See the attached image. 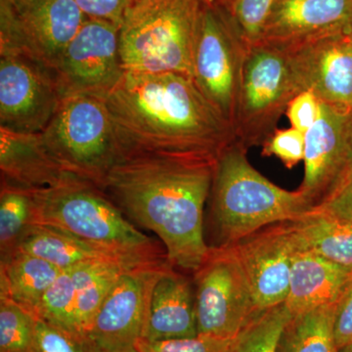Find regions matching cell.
Returning a JSON list of instances; mask_svg holds the SVG:
<instances>
[{
  "label": "cell",
  "instance_id": "cell-32",
  "mask_svg": "<svg viewBox=\"0 0 352 352\" xmlns=\"http://www.w3.org/2000/svg\"><path fill=\"white\" fill-rule=\"evenodd\" d=\"M32 352H90V347L83 336L67 332L36 318Z\"/></svg>",
  "mask_w": 352,
  "mask_h": 352
},
{
  "label": "cell",
  "instance_id": "cell-36",
  "mask_svg": "<svg viewBox=\"0 0 352 352\" xmlns=\"http://www.w3.org/2000/svg\"><path fill=\"white\" fill-rule=\"evenodd\" d=\"M89 19L122 25L129 0H74Z\"/></svg>",
  "mask_w": 352,
  "mask_h": 352
},
{
  "label": "cell",
  "instance_id": "cell-5",
  "mask_svg": "<svg viewBox=\"0 0 352 352\" xmlns=\"http://www.w3.org/2000/svg\"><path fill=\"white\" fill-rule=\"evenodd\" d=\"M203 4L204 0H162L127 9L120 27L124 71L193 78Z\"/></svg>",
  "mask_w": 352,
  "mask_h": 352
},
{
  "label": "cell",
  "instance_id": "cell-13",
  "mask_svg": "<svg viewBox=\"0 0 352 352\" xmlns=\"http://www.w3.org/2000/svg\"><path fill=\"white\" fill-rule=\"evenodd\" d=\"M171 266L166 261L122 271L85 333L88 342L102 349L135 344L144 333L154 285Z\"/></svg>",
  "mask_w": 352,
  "mask_h": 352
},
{
  "label": "cell",
  "instance_id": "cell-16",
  "mask_svg": "<svg viewBox=\"0 0 352 352\" xmlns=\"http://www.w3.org/2000/svg\"><path fill=\"white\" fill-rule=\"evenodd\" d=\"M347 115L320 103V116L305 133V177L298 190L314 208L332 192L351 166Z\"/></svg>",
  "mask_w": 352,
  "mask_h": 352
},
{
  "label": "cell",
  "instance_id": "cell-37",
  "mask_svg": "<svg viewBox=\"0 0 352 352\" xmlns=\"http://www.w3.org/2000/svg\"><path fill=\"white\" fill-rule=\"evenodd\" d=\"M333 332L340 349L352 344V284L336 308Z\"/></svg>",
  "mask_w": 352,
  "mask_h": 352
},
{
  "label": "cell",
  "instance_id": "cell-19",
  "mask_svg": "<svg viewBox=\"0 0 352 352\" xmlns=\"http://www.w3.org/2000/svg\"><path fill=\"white\" fill-rule=\"evenodd\" d=\"M352 284L351 268L309 251H296L285 305L292 316L340 302Z\"/></svg>",
  "mask_w": 352,
  "mask_h": 352
},
{
  "label": "cell",
  "instance_id": "cell-39",
  "mask_svg": "<svg viewBox=\"0 0 352 352\" xmlns=\"http://www.w3.org/2000/svg\"><path fill=\"white\" fill-rule=\"evenodd\" d=\"M157 1H162V0H129L127 9L131 8V7L145 6V4L154 3V2Z\"/></svg>",
  "mask_w": 352,
  "mask_h": 352
},
{
  "label": "cell",
  "instance_id": "cell-17",
  "mask_svg": "<svg viewBox=\"0 0 352 352\" xmlns=\"http://www.w3.org/2000/svg\"><path fill=\"white\" fill-rule=\"evenodd\" d=\"M335 34H352V0H276L259 41L289 52Z\"/></svg>",
  "mask_w": 352,
  "mask_h": 352
},
{
  "label": "cell",
  "instance_id": "cell-8",
  "mask_svg": "<svg viewBox=\"0 0 352 352\" xmlns=\"http://www.w3.org/2000/svg\"><path fill=\"white\" fill-rule=\"evenodd\" d=\"M87 19L74 0H0V53H19L55 73Z\"/></svg>",
  "mask_w": 352,
  "mask_h": 352
},
{
  "label": "cell",
  "instance_id": "cell-31",
  "mask_svg": "<svg viewBox=\"0 0 352 352\" xmlns=\"http://www.w3.org/2000/svg\"><path fill=\"white\" fill-rule=\"evenodd\" d=\"M233 339L196 336L193 338L162 340L138 339L136 349L140 352H228Z\"/></svg>",
  "mask_w": 352,
  "mask_h": 352
},
{
  "label": "cell",
  "instance_id": "cell-9",
  "mask_svg": "<svg viewBox=\"0 0 352 352\" xmlns=\"http://www.w3.org/2000/svg\"><path fill=\"white\" fill-rule=\"evenodd\" d=\"M194 274L198 335L234 339L261 312L231 245L210 247Z\"/></svg>",
  "mask_w": 352,
  "mask_h": 352
},
{
  "label": "cell",
  "instance_id": "cell-28",
  "mask_svg": "<svg viewBox=\"0 0 352 352\" xmlns=\"http://www.w3.org/2000/svg\"><path fill=\"white\" fill-rule=\"evenodd\" d=\"M76 266L60 272L54 283L44 294L34 317L78 335L75 324Z\"/></svg>",
  "mask_w": 352,
  "mask_h": 352
},
{
  "label": "cell",
  "instance_id": "cell-7",
  "mask_svg": "<svg viewBox=\"0 0 352 352\" xmlns=\"http://www.w3.org/2000/svg\"><path fill=\"white\" fill-rule=\"evenodd\" d=\"M302 88L287 51L259 41L249 44L242 73L233 134L249 150L263 145Z\"/></svg>",
  "mask_w": 352,
  "mask_h": 352
},
{
  "label": "cell",
  "instance_id": "cell-4",
  "mask_svg": "<svg viewBox=\"0 0 352 352\" xmlns=\"http://www.w3.org/2000/svg\"><path fill=\"white\" fill-rule=\"evenodd\" d=\"M247 153L235 141L215 163L210 196L217 245L235 244L264 227L300 219L314 208L300 190L288 191L261 175Z\"/></svg>",
  "mask_w": 352,
  "mask_h": 352
},
{
  "label": "cell",
  "instance_id": "cell-10",
  "mask_svg": "<svg viewBox=\"0 0 352 352\" xmlns=\"http://www.w3.org/2000/svg\"><path fill=\"white\" fill-rule=\"evenodd\" d=\"M247 46L226 18L204 0L194 52L193 80L232 131Z\"/></svg>",
  "mask_w": 352,
  "mask_h": 352
},
{
  "label": "cell",
  "instance_id": "cell-40",
  "mask_svg": "<svg viewBox=\"0 0 352 352\" xmlns=\"http://www.w3.org/2000/svg\"><path fill=\"white\" fill-rule=\"evenodd\" d=\"M347 129H349V133L352 142V110L351 113L347 115Z\"/></svg>",
  "mask_w": 352,
  "mask_h": 352
},
{
  "label": "cell",
  "instance_id": "cell-27",
  "mask_svg": "<svg viewBox=\"0 0 352 352\" xmlns=\"http://www.w3.org/2000/svg\"><path fill=\"white\" fill-rule=\"evenodd\" d=\"M292 315L285 303L259 312L232 340L228 352H278Z\"/></svg>",
  "mask_w": 352,
  "mask_h": 352
},
{
  "label": "cell",
  "instance_id": "cell-14",
  "mask_svg": "<svg viewBox=\"0 0 352 352\" xmlns=\"http://www.w3.org/2000/svg\"><path fill=\"white\" fill-rule=\"evenodd\" d=\"M261 311L283 305L296 252L292 221L280 222L230 245Z\"/></svg>",
  "mask_w": 352,
  "mask_h": 352
},
{
  "label": "cell",
  "instance_id": "cell-23",
  "mask_svg": "<svg viewBox=\"0 0 352 352\" xmlns=\"http://www.w3.org/2000/svg\"><path fill=\"white\" fill-rule=\"evenodd\" d=\"M298 251H309L352 270V226L330 219L312 208L292 221Z\"/></svg>",
  "mask_w": 352,
  "mask_h": 352
},
{
  "label": "cell",
  "instance_id": "cell-18",
  "mask_svg": "<svg viewBox=\"0 0 352 352\" xmlns=\"http://www.w3.org/2000/svg\"><path fill=\"white\" fill-rule=\"evenodd\" d=\"M0 171L1 183L31 191L78 177L65 170L41 132L14 131L4 126H0Z\"/></svg>",
  "mask_w": 352,
  "mask_h": 352
},
{
  "label": "cell",
  "instance_id": "cell-29",
  "mask_svg": "<svg viewBox=\"0 0 352 352\" xmlns=\"http://www.w3.org/2000/svg\"><path fill=\"white\" fill-rule=\"evenodd\" d=\"M36 318L0 293V352H32Z\"/></svg>",
  "mask_w": 352,
  "mask_h": 352
},
{
  "label": "cell",
  "instance_id": "cell-6",
  "mask_svg": "<svg viewBox=\"0 0 352 352\" xmlns=\"http://www.w3.org/2000/svg\"><path fill=\"white\" fill-rule=\"evenodd\" d=\"M65 170L101 187L122 157L105 101L91 95H67L43 132Z\"/></svg>",
  "mask_w": 352,
  "mask_h": 352
},
{
  "label": "cell",
  "instance_id": "cell-38",
  "mask_svg": "<svg viewBox=\"0 0 352 352\" xmlns=\"http://www.w3.org/2000/svg\"><path fill=\"white\" fill-rule=\"evenodd\" d=\"M89 347L90 352H140L138 349H136L135 344H126V346L110 347V349H102V347L94 346V344H91L89 342Z\"/></svg>",
  "mask_w": 352,
  "mask_h": 352
},
{
  "label": "cell",
  "instance_id": "cell-2",
  "mask_svg": "<svg viewBox=\"0 0 352 352\" xmlns=\"http://www.w3.org/2000/svg\"><path fill=\"white\" fill-rule=\"evenodd\" d=\"M215 163L126 155L109 170L100 188L127 219L156 234L173 267L194 272L210 250L204 236V208Z\"/></svg>",
  "mask_w": 352,
  "mask_h": 352
},
{
  "label": "cell",
  "instance_id": "cell-1",
  "mask_svg": "<svg viewBox=\"0 0 352 352\" xmlns=\"http://www.w3.org/2000/svg\"><path fill=\"white\" fill-rule=\"evenodd\" d=\"M105 101L126 155L217 161L235 142L193 78L178 73L124 72Z\"/></svg>",
  "mask_w": 352,
  "mask_h": 352
},
{
  "label": "cell",
  "instance_id": "cell-26",
  "mask_svg": "<svg viewBox=\"0 0 352 352\" xmlns=\"http://www.w3.org/2000/svg\"><path fill=\"white\" fill-rule=\"evenodd\" d=\"M32 191L1 183L0 190V263L17 252L31 226Z\"/></svg>",
  "mask_w": 352,
  "mask_h": 352
},
{
  "label": "cell",
  "instance_id": "cell-34",
  "mask_svg": "<svg viewBox=\"0 0 352 352\" xmlns=\"http://www.w3.org/2000/svg\"><path fill=\"white\" fill-rule=\"evenodd\" d=\"M314 210L330 219L352 226V164L337 186Z\"/></svg>",
  "mask_w": 352,
  "mask_h": 352
},
{
  "label": "cell",
  "instance_id": "cell-21",
  "mask_svg": "<svg viewBox=\"0 0 352 352\" xmlns=\"http://www.w3.org/2000/svg\"><path fill=\"white\" fill-rule=\"evenodd\" d=\"M17 252L43 259L60 270L95 261H116L129 267L103 250L53 227L38 224H31L25 230L18 245Z\"/></svg>",
  "mask_w": 352,
  "mask_h": 352
},
{
  "label": "cell",
  "instance_id": "cell-12",
  "mask_svg": "<svg viewBox=\"0 0 352 352\" xmlns=\"http://www.w3.org/2000/svg\"><path fill=\"white\" fill-rule=\"evenodd\" d=\"M124 72L119 25L88 18L65 48L55 75L63 96L85 94L103 99Z\"/></svg>",
  "mask_w": 352,
  "mask_h": 352
},
{
  "label": "cell",
  "instance_id": "cell-33",
  "mask_svg": "<svg viewBox=\"0 0 352 352\" xmlns=\"http://www.w3.org/2000/svg\"><path fill=\"white\" fill-rule=\"evenodd\" d=\"M305 134L295 127L276 129L263 143L261 154L278 157L287 168H293L305 159Z\"/></svg>",
  "mask_w": 352,
  "mask_h": 352
},
{
  "label": "cell",
  "instance_id": "cell-3",
  "mask_svg": "<svg viewBox=\"0 0 352 352\" xmlns=\"http://www.w3.org/2000/svg\"><path fill=\"white\" fill-rule=\"evenodd\" d=\"M31 224L68 233L129 267L168 261L164 248L139 231L100 187L82 178L32 191Z\"/></svg>",
  "mask_w": 352,
  "mask_h": 352
},
{
  "label": "cell",
  "instance_id": "cell-30",
  "mask_svg": "<svg viewBox=\"0 0 352 352\" xmlns=\"http://www.w3.org/2000/svg\"><path fill=\"white\" fill-rule=\"evenodd\" d=\"M276 0H234L232 27L245 43H258Z\"/></svg>",
  "mask_w": 352,
  "mask_h": 352
},
{
  "label": "cell",
  "instance_id": "cell-35",
  "mask_svg": "<svg viewBox=\"0 0 352 352\" xmlns=\"http://www.w3.org/2000/svg\"><path fill=\"white\" fill-rule=\"evenodd\" d=\"M292 127L307 133L320 116V102L312 92L296 95L286 111Z\"/></svg>",
  "mask_w": 352,
  "mask_h": 352
},
{
  "label": "cell",
  "instance_id": "cell-24",
  "mask_svg": "<svg viewBox=\"0 0 352 352\" xmlns=\"http://www.w3.org/2000/svg\"><path fill=\"white\" fill-rule=\"evenodd\" d=\"M129 267L111 261H95L75 267V324L85 337L101 305L122 271Z\"/></svg>",
  "mask_w": 352,
  "mask_h": 352
},
{
  "label": "cell",
  "instance_id": "cell-22",
  "mask_svg": "<svg viewBox=\"0 0 352 352\" xmlns=\"http://www.w3.org/2000/svg\"><path fill=\"white\" fill-rule=\"evenodd\" d=\"M61 271L43 259L15 252L8 261L0 263V293L34 316L44 294Z\"/></svg>",
  "mask_w": 352,
  "mask_h": 352
},
{
  "label": "cell",
  "instance_id": "cell-15",
  "mask_svg": "<svg viewBox=\"0 0 352 352\" xmlns=\"http://www.w3.org/2000/svg\"><path fill=\"white\" fill-rule=\"evenodd\" d=\"M288 53L302 91L312 92L320 103L340 112L351 113L352 34L320 36Z\"/></svg>",
  "mask_w": 352,
  "mask_h": 352
},
{
  "label": "cell",
  "instance_id": "cell-20",
  "mask_svg": "<svg viewBox=\"0 0 352 352\" xmlns=\"http://www.w3.org/2000/svg\"><path fill=\"white\" fill-rule=\"evenodd\" d=\"M196 336L195 292L189 280L171 266L153 288L142 339L162 340Z\"/></svg>",
  "mask_w": 352,
  "mask_h": 352
},
{
  "label": "cell",
  "instance_id": "cell-41",
  "mask_svg": "<svg viewBox=\"0 0 352 352\" xmlns=\"http://www.w3.org/2000/svg\"><path fill=\"white\" fill-rule=\"evenodd\" d=\"M340 352H352V344L344 347V349H340Z\"/></svg>",
  "mask_w": 352,
  "mask_h": 352
},
{
  "label": "cell",
  "instance_id": "cell-11",
  "mask_svg": "<svg viewBox=\"0 0 352 352\" xmlns=\"http://www.w3.org/2000/svg\"><path fill=\"white\" fill-rule=\"evenodd\" d=\"M63 97L54 72L19 53H0V126L41 133Z\"/></svg>",
  "mask_w": 352,
  "mask_h": 352
},
{
  "label": "cell",
  "instance_id": "cell-25",
  "mask_svg": "<svg viewBox=\"0 0 352 352\" xmlns=\"http://www.w3.org/2000/svg\"><path fill=\"white\" fill-rule=\"evenodd\" d=\"M337 305L292 316L282 332L278 352H340L333 332Z\"/></svg>",
  "mask_w": 352,
  "mask_h": 352
}]
</instances>
